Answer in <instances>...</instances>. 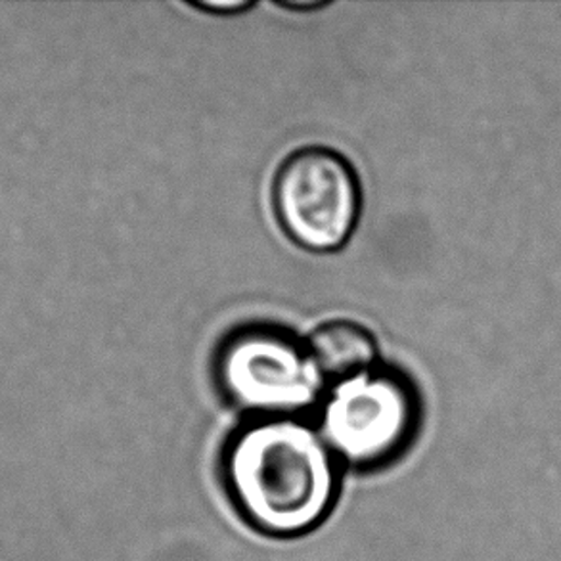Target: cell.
<instances>
[{"instance_id":"obj_1","label":"cell","mask_w":561,"mask_h":561,"mask_svg":"<svg viewBox=\"0 0 561 561\" xmlns=\"http://www.w3.org/2000/svg\"><path fill=\"white\" fill-rule=\"evenodd\" d=\"M227 478L251 524L276 537L311 531L334 502V453L296 417H265L236 437Z\"/></svg>"},{"instance_id":"obj_2","label":"cell","mask_w":561,"mask_h":561,"mask_svg":"<svg viewBox=\"0 0 561 561\" xmlns=\"http://www.w3.org/2000/svg\"><path fill=\"white\" fill-rule=\"evenodd\" d=\"M273 197L282 228L305 250H342L357 227V175L340 153L327 148L291 153L276 175Z\"/></svg>"},{"instance_id":"obj_3","label":"cell","mask_w":561,"mask_h":561,"mask_svg":"<svg viewBox=\"0 0 561 561\" xmlns=\"http://www.w3.org/2000/svg\"><path fill=\"white\" fill-rule=\"evenodd\" d=\"M219 378L242 409L266 417H294L319 402L324 376L309 351L273 328H250L220 351Z\"/></svg>"},{"instance_id":"obj_4","label":"cell","mask_w":561,"mask_h":561,"mask_svg":"<svg viewBox=\"0 0 561 561\" xmlns=\"http://www.w3.org/2000/svg\"><path fill=\"white\" fill-rule=\"evenodd\" d=\"M416 401L393 374L366 373L340 379L322 409L320 433L328 447L357 466L383 462L412 435Z\"/></svg>"},{"instance_id":"obj_5","label":"cell","mask_w":561,"mask_h":561,"mask_svg":"<svg viewBox=\"0 0 561 561\" xmlns=\"http://www.w3.org/2000/svg\"><path fill=\"white\" fill-rule=\"evenodd\" d=\"M309 355L324 378L345 379L370 370L378 357L374 335L353 320H332L309 337Z\"/></svg>"},{"instance_id":"obj_6","label":"cell","mask_w":561,"mask_h":561,"mask_svg":"<svg viewBox=\"0 0 561 561\" xmlns=\"http://www.w3.org/2000/svg\"><path fill=\"white\" fill-rule=\"evenodd\" d=\"M192 7L211 12V14H240L243 10L253 7L251 0H204V2H192Z\"/></svg>"},{"instance_id":"obj_7","label":"cell","mask_w":561,"mask_h":561,"mask_svg":"<svg viewBox=\"0 0 561 561\" xmlns=\"http://www.w3.org/2000/svg\"><path fill=\"white\" fill-rule=\"evenodd\" d=\"M276 4L288 10H296V12H311V10H320V8L328 7V2L322 0H276Z\"/></svg>"}]
</instances>
